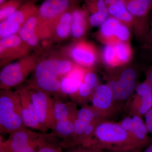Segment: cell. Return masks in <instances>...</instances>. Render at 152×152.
<instances>
[{"instance_id":"1","label":"cell","mask_w":152,"mask_h":152,"mask_svg":"<svg viewBox=\"0 0 152 152\" xmlns=\"http://www.w3.org/2000/svg\"><path fill=\"white\" fill-rule=\"evenodd\" d=\"M74 66L70 61L66 58H50L38 60L32 77L28 82L42 90L53 98L66 99L62 93L61 82Z\"/></svg>"},{"instance_id":"2","label":"cell","mask_w":152,"mask_h":152,"mask_svg":"<svg viewBox=\"0 0 152 152\" xmlns=\"http://www.w3.org/2000/svg\"><path fill=\"white\" fill-rule=\"evenodd\" d=\"M89 147L114 152H139L145 146L119 124L99 123Z\"/></svg>"},{"instance_id":"3","label":"cell","mask_w":152,"mask_h":152,"mask_svg":"<svg viewBox=\"0 0 152 152\" xmlns=\"http://www.w3.org/2000/svg\"><path fill=\"white\" fill-rule=\"evenodd\" d=\"M25 127L18 93L12 89L0 91V132L9 134Z\"/></svg>"},{"instance_id":"4","label":"cell","mask_w":152,"mask_h":152,"mask_svg":"<svg viewBox=\"0 0 152 152\" xmlns=\"http://www.w3.org/2000/svg\"><path fill=\"white\" fill-rule=\"evenodd\" d=\"M37 54L29 55L3 66L0 72L1 90L11 89L22 85L35 69Z\"/></svg>"},{"instance_id":"5","label":"cell","mask_w":152,"mask_h":152,"mask_svg":"<svg viewBox=\"0 0 152 152\" xmlns=\"http://www.w3.org/2000/svg\"><path fill=\"white\" fill-rule=\"evenodd\" d=\"M46 132H37L25 127L10 134L3 141L1 137L0 152H37Z\"/></svg>"},{"instance_id":"6","label":"cell","mask_w":152,"mask_h":152,"mask_svg":"<svg viewBox=\"0 0 152 152\" xmlns=\"http://www.w3.org/2000/svg\"><path fill=\"white\" fill-rule=\"evenodd\" d=\"M26 85L36 109L39 122L45 132L49 129L53 130L55 124L53 98L29 83Z\"/></svg>"},{"instance_id":"7","label":"cell","mask_w":152,"mask_h":152,"mask_svg":"<svg viewBox=\"0 0 152 152\" xmlns=\"http://www.w3.org/2000/svg\"><path fill=\"white\" fill-rule=\"evenodd\" d=\"M76 0H45L38 8V14L44 36H50L55 21L62 15L73 9Z\"/></svg>"},{"instance_id":"8","label":"cell","mask_w":152,"mask_h":152,"mask_svg":"<svg viewBox=\"0 0 152 152\" xmlns=\"http://www.w3.org/2000/svg\"><path fill=\"white\" fill-rule=\"evenodd\" d=\"M31 49L18 34L1 39V67L28 56Z\"/></svg>"},{"instance_id":"9","label":"cell","mask_w":152,"mask_h":152,"mask_svg":"<svg viewBox=\"0 0 152 152\" xmlns=\"http://www.w3.org/2000/svg\"><path fill=\"white\" fill-rule=\"evenodd\" d=\"M17 87L16 91L18 94L20 100L25 126L31 129L40 131L42 132H45L39 122L36 109L26 86V84L21 85Z\"/></svg>"},{"instance_id":"10","label":"cell","mask_w":152,"mask_h":152,"mask_svg":"<svg viewBox=\"0 0 152 152\" xmlns=\"http://www.w3.org/2000/svg\"><path fill=\"white\" fill-rule=\"evenodd\" d=\"M18 34L31 49L38 45L41 38L45 37L38 10L27 20Z\"/></svg>"},{"instance_id":"11","label":"cell","mask_w":152,"mask_h":152,"mask_svg":"<svg viewBox=\"0 0 152 152\" xmlns=\"http://www.w3.org/2000/svg\"><path fill=\"white\" fill-rule=\"evenodd\" d=\"M119 124L144 146L150 144V140L148 136V132L140 116L135 115L132 117H126Z\"/></svg>"},{"instance_id":"12","label":"cell","mask_w":152,"mask_h":152,"mask_svg":"<svg viewBox=\"0 0 152 152\" xmlns=\"http://www.w3.org/2000/svg\"><path fill=\"white\" fill-rule=\"evenodd\" d=\"M91 101L93 108L102 116L111 111L114 103L111 91L107 85H99L96 87Z\"/></svg>"},{"instance_id":"13","label":"cell","mask_w":152,"mask_h":152,"mask_svg":"<svg viewBox=\"0 0 152 152\" xmlns=\"http://www.w3.org/2000/svg\"><path fill=\"white\" fill-rule=\"evenodd\" d=\"M53 102L55 123L65 120L75 121L78 111L76 103L59 98H53Z\"/></svg>"},{"instance_id":"14","label":"cell","mask_w":152,"mask_h":152,"mask_svg":"<svg viewBox=\"0 0 152 152\" xmlns=\"http://www.w3.org/2000/svg\"><path fill=\"white\" fill-rule=\"evenodd\" d=\"M72 22V11L66 12L52 25L50 36H52L57 40H63L66 39L71 33Z\"/></svg>"},{"instance_id":"15","label":"cell","mask_w":152,"mask_h":152,"mask_svg":"<svg viewBox=\"0 0 152 152\" xmlns=\"http://www.w3.org/2000/svg\"><path fill=\"white\" fill-rule=\"evenodd\" d=\"M38 10V8L34 3L26 1L20 8L7 19L10 21L20 25L22 27L27 20Z\"/></svg>"},{"instance_id":"16","label":"cell","mask_w":152,"mask_h":152,"mask_svg":"<svg viewBox=\"0 0 152 152\" xmlns=\"http://www.w3.org/2000/svg\"><path fill=\"white\" fill-rule=\"evenodd\" d=\"M130 13L135 16H142L152 8V0H121Z\"/></svg>"},{"instance_id":"17","label":"cell","mask_w":152,"mask_h":152,"mask_svg":"<svg viewBox=\"0 0 152 152\" xmlns=\"http://www.w3.org/2000/svg\"><path fill=\"white\" fill-rule=\"evenodd\" d=\"M71 55L77 62L84 65L90 66L94 62L95 56L93 52L83 46L74 47L71 52Z\"/></svg>"},{"instance_id":"18","label":"cell","mask_w":152,"mask_h":152,"mask_svg":"<svg viewBox=\"0 0 152 152\" xmlns=\"http://www.w3.org/2000/svg\"><path fill=\"white\" fill-rule=\"evenodd\" d=\"M74 122L71 120L56 122L53 129V134L57 137L62 139L63 140L69 139L74 133Z\"/></svg>"},{"instance_id":"19","label":"cell","mask_w":152,"mask_h":152,"mask_svg":"<svg viewBox=\"0 0 152 152\" xmlns=\"http://www.w3.org/2000/svg\"><path fill=\"white\" fill-rule=\"evenodd\" d=\"M57 137L53 133L48 134L38 146L37 152H64L61 142H58Z\"/></svg>"},{"instance_id":"20","label":"cell","mask_w":152,"mask_h":152,"mask_svg":"<svg viewBox=\"0 0 152 152\" xmlns=\"http://www.w3.org/2000/svg\"><path fill=\"white\" fill-rule=\"evenodd\" d=\"M72 22L71 34L74 37H80L84 33V14L80 10L75 9L72 11Z\"/></svg>"},{"instance_id":"21","label":"cell","mask_w":152,"mask_h":152,"mask_svg":"<svg viewBox=\"0 0 152 152\" xmlns=\"http://www.w3.org/2000/svg\"><path fill=\"white\" fill-rule=\"evenodd\" d=\"M108 10L109 14L118 20L129 22L132 19V15L128 12L121 0L110 4L108 8Z\"/></svg>"},{"instance_id":"22","label":"cell","mask_w":152,"mask_h":152,"mask_svg":"<svg viewBox=\"0 0 152 152\" xmlns=\"http://www.w3.org/2000/svg\"><path fill=\"white\" fill-rule=\"evenodd\" d=\"M103 117L92 106L84 105L78 110L77 118L86 124L100 122Z\"/></svg>"},{"instance_id":"23","label":"cell","mask_w":152,"mask_h":152,"mask_svg":"<svg viewBox=\"0 0 152 152\" xmlns=\"http://www.w3.org/2000/svg\"><path fill=\"white\" fill-rule=\"evenodd\" d=\"M26 1V0H7L0 5L1 22L7 19L20 8Z\"/></svg>"},{"instance_id":"24","label":"cell","mask_w":152,"mask_h":152,"mask_svg":"<svg viewBox=\"0 0 152 152\" xmlns=\"http://www.w3.org/2000/svg\"><path fill=\"white\" fill-rule=\"evenodd\" d=\"M94 91V90L83 82L78 91L69 96L75 103H82L91 99Z\"/></svg>"},{"instance_id":"25","label":"cell","mask_w":152,"mask_h":152,"mask_svg":"<svg viewBox=\"0 0 152 152\" xmlns=\"http://www.w3.org/2000/svg\"><path fill=\"white\" fill-rule=\"evenodd\" d=\"M83 82L66 76L61 82L62 93L66 96H70L79 89Z\"/></svg>"},{"instance_id":"26","label":"cell","mask_w":152,"mask_h":152,"mask_svg":"<svg viewBox=\"0 0 152 152\" xmlns=\"http://www.w3.org/2000/svg\"><path fill=\"white\" fill-rule=\"evenodd\" d=\"M21 27L8 20H6L1 22L0 24V38L3 39L18 34Z\"/></svg>"},{"instance_id":"27","label":"cell","mask_w":152,"mask_h":152,"mask_svg":"<svg viewBox=\"0 0 152 152\" xmlns=\"http://www.w3.org/2000/svg\"><path fill=\"white\" fill-rule=\"evenodd\" d=\"M118 20L115 18H107L101 26V32L105 37L115 35L121 25Z\"/></svg>"},{"instance_id":"28","label":"cell","mask_w":152,"mask_h":152,"mask_svg":"<svg viewBox=\"0 0 152 152\" xmlns=\"http://www.w3.org/2000/svg\"><path fill=\"white\" fill-rule=\"evenodd\" d=\"M120 87V102H126L131 96L135 87L134 80L118 81Z\"/></svg>"},{"instance_id":"29","label":"cell","mask_w":152,"mask_h":152,"mask_svg":"<svg viewBox=\"0 0 152 152\" xmlns=\"http://www.w3.org/2000/svg\"><path fill=\"white\" fill-rule=\"evenodd\" d=\"M115 54L119 61L121 62L126 61L129 58V53L126 47L124 44L118 43L115 48Z\"/></svg>"},{"instance_id":"30","label":"cell","mask_w":152,"mask_h":152,"mask_svg":"<svg viewBox=\"0 0 152 152\" xmlns=\"http://www.w3.org/2000/svg\"><path fill=\"white\" fill-rule=\"evenodd\" d=\"M108 15L98 12L93 14L90 17L89 20L91 24L95 26L102 25L107 19Z\"/></svg>"},{"instance_id":"31","label":"cell","mask_w":152,"mask_h":152,"mask_svg":"<svg viewBox=\"0 0 152 152\" xmlns=\"http://www.w3.org/2000/svg\"><path fill=\"white\" fill-rule=\"evenodd\" d=\"M111 91L114 103L120 102V87L118 81H112L107 85Z\"/></svg>"},{"instance_id":"32","label":"cell","mask_w":152,"mask_h":152,"mask_svg":"<svg viewBox=\"0 0 152 152\" xmlns=\"http://www.w3.org/2000/svg\"><path fill=\"white\" fill-rule=\"evenodd\" d=\"M104 59L107 64H112L115 57V48L111 45H107L105 47L103 52Z\"/></svg>"},{"instance_id":"33","label":"cell","mask_w":152,"mask_h":152,"mask_svg":"<svg viewBox=\"0 0 152 152\" xmlns=\"http://www.w3.org/2000/svg\"><path fill=\"white\" fill-rule=\"evenodd\" d=\"M83 82L86 83L94 90L95 88L98 86L97 78L94 73L88 72L86 74Z\"/></svg>"},{"instance_id":"34","label":"cell","mask_w":152,"mask_h":152,"mask_svg":"<svg viewBox=\"0 0 152 152\" xmlns=\"http://www.w3.org/2000/svg\"><path fill=\"white\" fill-rule=\"evenodd\" d=\"M136 77L137 74L135 71L132 69H128L123 72L119 80L121 81L134 80Z\"/></svg>"},{"instance_id":"35","label":"cell","mask_w":152,"mask_h":152,"mask_svg":"<svg viewBox=\"0 0 152 152\" xmlns=\"http://www.w3.org/2000/svg\"><path fill=\"white\" fill-rule=\"evenodd\" d=\"M115 35L121 40L126 41L129 37V32L126 27L124 25H121L117 31Z\"/></svg>"},{"instance_id":"36","label":"cell","mask_w":152,"mask_h":152,"mask_svg":"<svg viewBox=\"0 0 152 152\" xmlns=\"http://www.w3.org/2000/svg\"><path fill=\"white\" fill-rule=\"evenodd\" d=\"M69 149L65 152H103L102 150L95 148L93 147L83 146L75 147Z\"/></svg>"},{"instance_id":"37","label":"cell","mask_w":152,"mask_h":152,"mask_svg":"<svg viewBox=\"0 0 152 152\" xmlns=\"http://www.w3.org/2000/svg\"><path fill=\"white\" fill-rule=\"evenodd\" d=\"M145 116V124L148 133L152 135V108L144 115Z\"/></svg>"},{"instance_id":"38","label":"cell","mask_w":152,"mask_h":152,"mask_svg":"<svg viewBox=\"0 0 152 152\" xmlns=\"http://www.w3.org/2000/svg\"><path fill=\"white\" fill-rule=\"evenodd\" d=\"M147 82L152 87V68L148 72L147 75Z\"/></svg>"},{"instance_id":"39","label":"cell","mask_w":152,"mask_h":152,"mask_svg":"<svg viewBox=\"0 0 152 152\" xmlns=\"http://www.w3.org/2000/svg\"><path fill=\"white\" fill-rule=\"evenodd\" d=\"M144 152H152V143L149 145L148 146Z\"/></svg>"},{"instance_id":"40","label":"cell","mask_w":152,"mask_h":152,"mask_svg":"<svg viewBox=\"0 0 152 152\" xmlns=\"http://www.w3.org/2000/svg\"><path fill=\"white\" fill-rule=\"evenodd\" d=\"M150 39H151V42L152 43V27L151 29V31H150Z\"/></svg>"},{"instance_id":"41","label":"cell","mask_w":152,"mask_h":152,"mask_svg":"<svg viewBox=\"0 0 152 152\" xmlns=\"http://www.w3.org/2000/svg\"><path fill=\"white\" fill-rule=\"evenodd\" d=\"M26 1L32 2L35 3V2L37 1H39V0H26Z\"/></svg>"},{"instance_id":"42","label":"cell","mask_w":152,"mask_h":152,"mask_svg":"<svg viewBox=\"0 0 152 152\" xmlns=\"http://www.w3.org/2000/svg\"><path fill=\"white\" fill-rule=\"evenodd\" d=\"M7 0H0V5L6 2Z\"/></svg>"},{"instance_id":"43","label":"cell","mask_w":152,"mask_h":152,"mask_svg":"<svg viewBox=\"0 0 152 152\" xmlns=\"http://www.w3.org/2000/svg\"></svg>"},{"instance_id":"44","label":"cell","mask_w":152,"mask_h":152,"mask_svg":"<svg viewBox=\"0 0 152 152\" xmlns=\"http://www.w3.org/2000/svg\"></svg>"}]
</instances>
